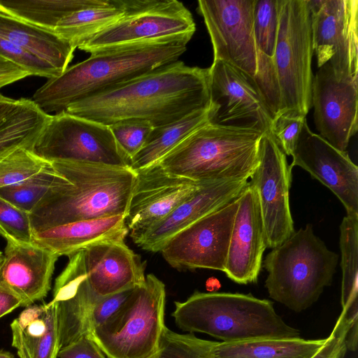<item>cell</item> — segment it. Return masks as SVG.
I'll list each match as a JSON object with an SVG mask.
<instances>
[{
  "mask_svg": "<svg viewBox=\"0 0 358 358\" xmlns=\"http://www.w3.org/2000/svg\"><path fill=\"white\" fill-rule=\"evenodd\" d=\"M248 184L247 180L203 182L134 243L147 251L160 252L164 243L173 236L238 197Z\"/></svg>",
  "mask_w": 358,
  "mask_h": 358,
  "instance_id": "22",
  "label": "cell"
},
{
  "mask_svg": "<svg viewBox=\"0 0 358 358\" xmlns=\"http://www.w3.org/2000/svg\"><path fill=\"white\" fill-rule=\"evenodd\" d=\"M118 145L130 159L141 150L155 128L144 120H130L109 125Z\"/></svg>",
  "mask_w": 358,
  "mask_h": 358,
  "instance_id": "36",
  "label": "cell"
},
{
  "mask_svg": "<svg viewBox=\"0 0 358 358\" xmlns=\"http://www.w3.org/2000/svg\"><path fill=\"white\" fill-rule=\"evenodd\" d=\"M44 160L130 167L108 125L71 115H50L31 150Z\"/></svg>",
  "mask_w": 358,
  "mask_h": 358,
  "instance_id": "9",
  "label": "cell"
},
{
  "mask_svg": "<svg viewBox=\"0 0 358 358\" xmlns=\"http://www.w3.org/2000/svg\"><path fill=\"white\" fill-rule=\"evenodd\" d=\"M128 233L126 216L117 215L67 223L34 232L32 243L59 257H69L99 242L124 239Z\"/></svg>",
  "mask_w": 358,
  "mask_h": 358,
  "instance_id": "23",
  "label": "cell"
},
{
  "mask_svg": "<svg viewBox=\"0 0 358 358\" xmlns=\"http://www.w3.org/2000/svg\"><path fill=\"white\" fill-rule=\"evenodd\" d=\"M306 116L295 111H285L273 120L270 133L286 155H292Z\"/></svg>",
  "mask_w": 358,
  "mask_h": 358,
  "instance_id": "39",
  "label": "cell"
},
{
  "mask_svg": "<svg viewBox=\"0 0 358 358\" xmlns=\"http://www.w3.org/2000/svg\"><path fill=\"white\" fill-rule=\"evenodd\" d=\"M266 248L257 194L249 183L239 196L224 272L238 284L257 282Z\"/></svg>",
  "mask_w": 358,
  "mask_h": 358,
  "instance_id": "19",
  "label": "cell"
},
{
  "mask_svg": "<svg viewBox=\"0 0 358 358\" xmlns=\"http://www.w3.org/2000/svg\"><path fill=\"white\" fill-rule=\"evenodd\" d=\"M239 196L181 230L160 252L178 270L209 268L224 272Z\"/></svg>",
  "mask_w": 358,
  "mask_h": 358,
  "instance_id": "13",
  "label": "cell"
},
{
  "mask_svg": "<svg viewBox=\"0 0 358 358\" xmlns=\"http://www.w3.org/2000/svg\"><path fill=\"white\" fill-rule=\"evenodd\" d=\"M313 54L310 14L307 0H281L273 64L280 110L305 116L311 108ZM278 115V114H277Z\"/></svg>",
  "mask_w": 358,
  "mask_h": 358,
  "instance_id": "8",
  "label": "cell"
},
{
  "mask_svg": "<svg viewBox=\"0 0 358 358\" xmlns=\"http://www.w3.org/2000/svg\"><path fill=\"white\" fill-rule=\"evenodd\" d=\"M193 17L177 0H133L130 9L117 22L98 32L78 48L94 53L113 47L191 34Z\"/></svg>",
  "mask_w": 358,
  "mask_h": 358,
  "instance_id": "10",
  "label": "cell"
},
{
  "mask_svg": "<svg viewBox=\"0 0 358 358\" xmlns=\"http://www.w3.org/2000/svg\"><path fill=\"white\" fill-rule=\"evenodd\" d=\"M50 163L58 174L29 213L33 233L78 221L127 215L136 178L130 167L71 161Z\"/></svg>",
  "mask_w": 358,
  "mask_h": 358,
  "instance_id": "3",
  "label": "cell"
},
{
  "mask_svg": "<svg viewBox=\"0 0 358 358\" xmlns=\"http://www.w3.org/2000/svg\"><path fill=\"white\" fill-rule=\"evenodd\" d=\"M208 287L211 291L217 290L220 287V282L215 278H210L207 282Z\"/></svg>",
  "mask_w": 358,
  "mask_h": 358,
  "instance_id": "45",
  "label": "cell"
},
{
  "mask_svg": "<svg viewBox=\"0 0 358 358\" xmlns=\"http://www.w3.org/2000/svg\"><path fill=\"white\" fill-rule=\"evenodd\" d=\"M216 342L196 337L193 333L181 334L166 327L159 348L150 358H214Z\"/></svg>",
  "mask_w": 358,
  "mask_h": 358,
  "instance_id": "33",
  "label": "cell"
},
{
  "mask_svg": "<svg viewBox=\"0 0 358 358\" xmlns=\"http://www.w3.org/2000/svg\"><path fill=\"white\" fill-rule=\"evenodd\" d=\"M0 358H14V356L8 351L0 350Z\"/></svg>",
  "mask_w": 358,
  "mask_h": 358,
  "instance_id": "46",
  "label": "cell"
},
{
  "mask_svg": "<svg viewBox=\"0 0 358 358\" xmlns=\"http://www.w3.org/2000/svg\"><path fill=\"white\" fill-rule=\"evenodd\" d=\"M59 257L33 243L6 241L0 266V287L17 297L22 306H31L49 292Z\"/></svg>",
  "mask_w": 358,
  "mask_h": 358,
  "instance_id": "21",
  "label": "cell"
},
{
  "mask_svg": "<svg viewBox=\"0 0 358 358\" xmlns=\"http://www.w3.org/2000/svg\"><path fill=\"white\" fill-rule=\"evenodd\" d=\"M255 0H199L213 49V61L227 63L255 78L259 53L253 30Z\"/></svg>",
  "mask_w": 358,
  "mask_h": 358,
  "instance_id": "12",
  "label": "cell"
},
{
  "mask_svg": "<svg viewBox=\"0 0 358 358\" xmlns=\"http://www.w3.org/2000/svg\"><path fill=\"white\" fill-rule=\"evenodd\" d=\"M0 35L54 66L61 74L69 67L76 48L54 31L0 11Z\"/></svg>",
  "mask_w": 358,
  "mask_h": 358,
  "instance_id": "25",
  "label": "cell"
},
{
  "mask_svg": "<svg viewBox=\"0 0 358 358\" xmlns=\"http://www.w3.org/2000/svg\"><path fill=\"white\" fill-rule=\"evenodd\" d=\"M165 285L154 274L133 289L119 308L89 336L108 358H150L164 328Z\"/></svg>",
  "mask_w": 358,
  "mask_h": 358,
  "instance_id": "7",
  "label": "cell"
},
{
  "mask_svg": "<svg viewBox=\"0 0 358 358\" xmlns=\"http://www.w3.org/2000/svg\"><path fill=\"white\" fill-rule=\"evenodd\" d=\"M133 0H103L100 4L74 12L63 18L53 31L78 48L85 41L120 20Z\"/></svg>",
  "mask_w": 358,
  "mask_h": 358,
  "instance_id": "28",
  "label": "cell"
},
{
  "mask_svg": "<svg viewBox=\"0 0 358 358\" xmlns=\"http://www.w3.org/2000/svg\"><path fill=\"white\" fill-rule=\"evenodd\" d=\"M136 173L126 215V224L134 242L203 183L170 173L158 164Z\"/></svg>",
  "mask_w": 358,
  "mask_h": 358,
  "instance_id": "17",
  "label": "cell"
},
{
  "mask_svg": "<svg viewBox=\"0 0 358 358\" xmlns=\"http://www.w3.org/2000/svg\"><path fill=\"white\" fill-rule=\"evenodd\" d=\"M313 52L338 79L358 76V1L307 0Z\"/></svg>",
  "mask_w": 358,
  "mask_h": 358,
  "instance_id": "11",
  "label": "cell"
},
{
  "mask_svg": "<svg viewBox=\"0 0 358 358\" xmlns=\"http://www.w3.org/2000/svg\"><path fill=\"white\" fill-rule=\"evenodd\" d=\"M292 156V168H302L329 188L347 214H358V167L346 151L313 133L305 120Z\"/></svg>",
  "mask_w": 358,
  "mask_h": 358,
  "instance_id": "18",
  "label": "cell"
},
{
  "mask_svg": "<svg viewBox=\"0 0 358 358\" xmlns=\"http://www.w3.org/2000/svg\"><path fill=\"white\" fill-rule=\"evenodd\" d=\"M0 57L29 73V76L53 78L61 73L51 64L43 61L0 35Z\"/></svg>",
  "mask_w": 358,
  "mask_h": 358,
  "instance_id": "37",
  "label": "cell"
},
{
  "mask_svg": "<svg viewBox=\"0 0 358 358\" xmlns=\"http://www.w3.org/2000/svg\"><path fill=\"white\" fill-rule=\"evenodd\" d=\"M78 252L86 280L99 297L134 289L145 282V265L124 239L99 242Z\"/></svg>",
  "mask_w": 358,
  "mask_h": 358,
  "instance_id": "20",
  "label": "cell"
},
{
  "mask_svg": "<svg viewBox=\"0 0 358 358\" xmlns=\"http://www.w3.org/2000/svg\"><path fill=\"white\" fill-rule=\"evenodd\" d=\"M358 76L338 79L329 62L313 76L311 106L320 136L336 148L346 151L357 133Z\"/></svg>",
  "mask_w": 358,
  "mask_h": 358,
  "instance_id": "16",
  "label": "cell"
},
{
  "mask_svg": "<svg viewBox=\"0 0 358 358\" xmlns=\"http://www.w3.org/2000/svg\"><path fill=\"white\" fill-rule=\"evenodd\" d=\"M338 260V254L314 234L312 224H306L263 261L269 296L297 313L308 308L331 285Z\"/></svg>",
  "mask_w": 358,
  "mask_h": 358,
  "instance_id": "6",
  "label": "cell"
},
{
  "mask_svg": "<svg viewBox=\"0 0 358 358\" xmlns=\"http://www.w3.org/2000/svg\"><path fill=\"white\" fill-rule=\"evenodd\" d=\"M210 104L208 68L189 66L178 60L71 103L64 111L108 126L138 120L157 127Z\"/></svg>",
  "mask_w": 358,
  "mask_h": 358,
  "instance_id": "1",
  "label": "cell"
},
{
  "mask_svg": "<svg viewBox=\"0 0 358 358\" xmlns=\"http://www.w3.org/2000/svg\"><path fill=\"white\" fill-rule=\"evenodd\" d=\"M263 134L254 128L210 122L156 164L196 182L248 180L259 163Z\"/></svg>",
  "mask_w": 358,
  "mask_h": 358,
  "instance_id": "5",
  "label": "cell"
},
{
  "mask_svg": "<svg viewBox=\"0 0 358 358\" xmlns=\"http://www.w3.org/2000/svg\"><path fill=\"white\" fill-rule=\"evenodd\" d=\"M59 358H106L98 345L85 335L61 348Z\"/></svg>",
  "mask_w": 358,
  "mask_h": 358,
  "instance_id": "41",
  "label": "cell"
},
{
  "mask_svg": "<svg viewBox=\"0 0 358 358\" xmlns=\"http://www.w3.org/2000/svg\"><path fill=\"white\" fill-rule=\"evenodd\" d=\"M103 0L0 1V11L42 29L52 31L65 17Z\"/></svg>",
  "mask_w": 358,
  "mask_h": 358,
  "instance_id": "31",
  "label": "cell"
},
{
  "mask_svg": "<svg viewBox=\"0 0 358 358\" xmlns=\"http://www.w3.org/2000/svg\"><path fill=\"white\" fill-rule=\"evenodd\" d=\"M50 115L31 99L21 98L16 110L0 127V160L21 148H32Z\"/></svg>",
  "mask_w": 358,
  "mask_h": 358,
  "instance_id": "30",
  "label": "cell"
},
{
  "mask_svg": "<svg viewBox=\"0 0 358 358\" xmlns=\"http://www.w3.org/2000/svg\"><path fill=\"white\" fill-rule=\"evenodd\" d=\"M281 8V0H255L253 30L258 50L272 58L274 54Z\"/></svg>",
  "mask_w": 358,
  "mask_h": 358,
  "instance_id": "34",
  "label": "cell"
},
{
  "mask_svg": "<svg viewBox=\"0 0 358 358\" xmlns=\"http://www.w3.org/2000/svg\"><path fill=\"white\" fill-rule=\"evenodd\" d=\"M0 235L6 241L32 243L29 213L0 197Z\"/></svg>",
  "mask_w": 358,
  "mask_h": 358,
  "instance_id": "38",
  "label": "cell"
},
{
  "mask_svg": "<svg viewBox=\"0 0 358 358\" xmlns=\"http://www.w3.org/2000/svg\"><path fill=\"white\" fill-rule=\"evenodd\" d=\"M341 307L350 324L347 338L358 336V214H347L340 227Z\"/></svg>",
  "mask_w": 358,
  "mask_h": 358,
  "instance_id": "27",
  "label": "cell"
},
{
  "mask_svg": "<svg viewBox=\"0 0 358 358\" xmlns=\"http://www.w3.org/2000/svg\"><path fill=\"white\" fill-rule=\"evenodd\" d=\"M292 167L287 155L268 131L263 134L259 163L250 176L264 225L267 248H274L295 231L289 206Z\"/></svg>",
  "mask_w": 358,
  "mask_h": 358,
  "instance_id": "14",
  "label": "cell"
},
{
  "mask_svg": "<svg viewBox=\"0 0 358 358\" xmlns=\"http://www.w3.org/2000/svg\"><path fill=\"white\" fill-rule=\"evenodd\" d=\"M192 36L130 43L92 53L59 76L48 79L31 99L45 113H59L71 103L178 61Z\"/></svg>",
  "mask_w": 358,
  "mask_h": 358,
  "instance_id": "2",
  "label": "cell"
},
{
  "mask_svg": "<svg viewBox=\"0 0 358 358\" xmlns=\"http://www.w3.org/2000/svg\"><path fill=\"white\" fill-rule=\"evenodd\" d=\"M20 99H13L0 94V127L4 121L16 110Z\"/></svg>",
  "mask_w": 358,
  "mask_h": 358,
  "instance_id": "44",
  "label": "cell"
},
{
  "mask_svg": "<svg viewBox=\"0 0 358 358\" xmlns=\"http://www.w3.org/2000/svg\"><path fill=\"white\" fill-rule=\"evenodd\" d=\"M174 303L172 316L180 329L206 334L221 342L301 338L271 301L251 294L195 292L186 301Z\"/></svg>",
  "mask_w": 358,
  "mask_h": 358,
  "instance_id": "4",
  "label": "cell"
},
{
  "mask_svg": "<svg viewBox=\"0 0 358 358\" xmlns=\"http://www.w3.org/2000/svg\"><path fill=\"white\" fill-rule=\"evenodd\" d=\"M3 254L0 251V266L3 262Z\"/></svg>",
  "mask_w": 358,
  "mask_h": 358,
  "instance_id": "47",
  "label": "cell"
},
{
  "mask_svg": "<svg viewBox=\"0 0 358 358\" xmlns=\"http://www.w3.org/2000/svg\"><path fill=\"white\" fill-rule=\"evenodd\" d=\"M57 174L50 162L41 172L29 179L0 187V197L29 213L48 191Z\"/></svg>",
  "mask_w": 358,
  "mask_h": 358,
  "instance_id": "32",
  "label": "cell"
},
{
  "mask_svg": "<svg viewBox=\"0 0 358 358\" xmlns=\"http://www.w3.org/2000/svg\"><path fill=\"white\" fill-rule=\"evenodd\" d=\"M29 76L19 66L0 57V89Z\"/></svg>",
  "mask_w": 358,
  "mask_h": 358,
  "instance_id": "42",
  "label": "cell"
},
{
  "mask_svg": "<svg viewBox=\"0 0 358 358\" xmlns=\"http://www.w3.org/2000/svg\"><path fill=\"white\" fill-rule=\"evenodd\" d=\"M12 345L20 358H57L60 350L57 306H27L10 324Z\"/></svg>",
  "mask_w": 358,
  "mask_h": 358,
  "instance_id": "24",
  "label": "cell"
},
{
  "mask_svg": "<svg viewBox=\"0 0 358 358\" xmlns=\"http://www.w3.org/2000/svg\"><path fill=\"white\" fill-rule=\"evenodd\" d=\"M22 306L20 299L14 294L0 287V317Z\"/></svg>",
  "mask_w": 358,
  "mask_h": 358,
  "instance_id": "43",
  "label": "cell"
},
{
  "mask_svg": "<svg viewBox=\"0 0 358 358\" xmlns=\"http://www.w3.org/2000/svg\"><path fill=\"white\" fill-rule=\"evenodd\" d=\"M350 324L343 312L341 313L330 335L322 348L311 358H345V337Z\"/></svg>",
  "mask_w": 358,
  "mask_h": 358,
  "instance_id": "40",
  "label": "cell"
},
{
  "mask_svg": "<svg viewBox=\"0 0 358 358\" xmlns=\"http://www.w3.org/2000/svg\"><path fill=\"white\" fill-rule=\"evenodd\" d=\"M215 110L210 103L179 120L155 127L143 147L131 159L130 168L137 172L157 163L193 131L211 122Z\"/></svg>",
  "mask_w": 358,
  "mask_h": 358,
  "instance_id": "26",
  "label": "cell"
},
{
  "mask_svg": "<svg viewBox=\"0 0 358 358\" xmlns=\"http://www.w3.org/2000/svg\"><path fill=\"white\" fill-rule=\"evenodd\" d=\"M324 339H257L216 342L214 358H311L324 345Z\"/></svg>",
  "mask_w": 358,
  "mask_h": 358,
  "instance_id": "29",
  "label": "cell"
},
{
  "mask_svg": "<svg viewBox=\"0 0 358 358\" xmlns=\"http://www.w3.org/2000/svg\"><path fill=\"white\" fill-rule=\"evenodd\" d=\"M49 163L30 149L18 148L0 160V187L29 179L41 172Z\"/></svg>",
  "mask_w": 358,
  "mask_h": 358,
  "instance_id": "35",
  "label": "cell"
},
{
  "mask_svg": "<svg viewBox=\"0 0 358 358\" xmlns=\"http://www.w3.org/2000/svg\"><path fill=\"white\" fill-rule=\"evenodd\" d=\"M211 123L270 131L274 115L253 78L222 61L208 68Z\"/></svg>",
  "mask_w": 358,
  "mask_h": 358,
  "instance_id": "15",
  "label": "cell"
}]
</instances>
